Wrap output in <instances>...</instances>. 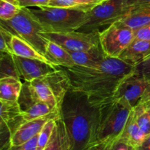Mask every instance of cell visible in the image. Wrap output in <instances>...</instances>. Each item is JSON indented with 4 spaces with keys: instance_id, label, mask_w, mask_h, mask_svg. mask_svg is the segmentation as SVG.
Returning a JSON list of instances; mask_svg holds the SVG:
<instances>
[{
    "instance_id": "1",
    "label": "cell",
    "mask_w": 150,
    "mask_h": 150,
    "mask_svg": "<svg viewBox=\"0 0 150 150\" xmlns=\"http://www.w3.org/2000/svg\"><path fill=\"white\" fill-rule=\"evenodd\" d=\"M67 72L70 89L83 94L96 107L114 101V94L123 79L134 72L135 67L120 58L106 57L94 67L58 66Z\"/></svg>"
},
{
    "instance_id": "2",
    "label": "cell",
    "mask_w": 150,
    "mask_h": 150,
    "mask_svg": "<svg viewBox=\"0 0 150 150\" xmlns=\"http://www.w3.org/2000/svg\"><path fill=\"white\" fill-rule=\"evenodd\" d=\"M98 107L92 105L84 94L70 89L61 108L62 119L71 141V150H87L92 137Z\"/></svg>"
},
{
    "instance_id": "3",
    "label": "cell",
    "mask_w": 150,
    "mask_h": 150,
    "mask_svg": "<svg viewBox=\"0 0 150 150\" xmlns=\"http://www.w3.org/2000/svg\"><path fill=\"white\" fill-rule=\"evenodd\" d=\"M131 110L117 101L98 107L87 150H106L118 141Z\"/></svg>"
},
{
    "instance_id": "4",
    "label": "cell",
    "mask_w": 150,
    "mask_h": 150,
    "mask_svg": "<svg viewBox=\"0 0 150 150\" xmlns=\"http://www.w3.org/2000/svg\"><path fill=\"white\" fill-rule=\"evenodd\" d=\"M43 27L44 32L77 31L86 22L87 12L79 9L48 6L26 7Z\"/></svg>"
},
{
    "instance_id": "5",
    "label": "cell",
    "mask_w": 150,
    "mask_h": 150,
    "mask_svg": "<svg viewBox=\"0 0 150 150\" xmlns=\"http://www.w3.org/2000/svg\"><path fill=\"white\" fill-rule=\"evenodd\" d=\"M26 82L37 99L57 110H61L64 97L70 90V78L67 72L59 67L54 71Z\"/></svg>"
},
{
    "instance_id": "6",
    "label": "cell",
    "mask_w": 150,
    "mask_h": 150,
    "mask_svg": "<svg viewBox=\"0 0 150 150\" xmlns=\"http://www.w3.org/2000/svg\"><path fill=\"white\" fill-rule=\"evenodd\" d=\"M128 0H105L87 12L86 23L77 31L85 33H100L127 16Z\"/></svg>"
},
{
    "instance_id": "7",
    "label": "cell",
    "mask_w": 150,
    "mask_h": 150,
    "mask_svg": "<svg viewBox=\"0 0 150 150\" xmlns=\"http://www.w3.org/2000/svg\"><path fill=\"white\" fill-rule=\"evenodd\" d=\"M1 25L26 41L45 56L48 40L42 36L43 27L28 8L21 7L20 12L13 19L1 21Z\"/></svg>"
},
{
    "instance_id": "8",
    "label": "cell",
    "mask_w": 150,
    "mask_h": 150,
    "mask_svg": "<svg viewBox=\"0 0 150 150\" xmlns=\"http://www.w3.org/2000/svg\"><path fill=\"white\" fill-rule=\"evenodd\" d=\"M100 45L107 57L120 58L135 40V31L119 22L99 33Z\"/></svg>"
},
{
    "instance_id": "9",
    "label": "cell",
    "mask_w": 150,
    "mask_h": 150,
    "mask_svg": "<svg viewBox=\"0 0 150 150\" xmlns=\"http://www.w3.org/2000/svg\"><path fill=\"white\" fill-rule=\"evenodd\" d=\"M42 36L48 41L59 44L71 52L84 51L100 46L98 32L85 33L79 31L68 32H44Z\"/></svg>"
},
{
    "instance_id": "10",
    "label": "cell",
    "mask_w": 150,
    "mask_h": 150,
    "mask_svg": "<svg viewBox=\"0 0 150 150\" xmlns=\"http://www.w3.org/2000/svg\"><path fill=\"white\" fill-rule=\"evenodd\" d=\"M147 81L133 72L122 81L114 94V101H119L130 109H134L149 86Z\"/></svg>"
},
{
    "instance_id": "11",
    "label": "cell",
    "mask_w": 150,
    "mask_h": 150,
    "mask_svg": "<svg viewBox=\"0 0 150 150\" xmlns=\"http://www.w3.org/2000/svg\"><path fill=\"white\" fill-rule=\"evenodd\" d=\"M18 103L21 110L22 124L32 119L46 116L55 111L48 104L37 99L29 90L26 82H23V88L18 99Z\"/></svg>"
},
{
    "instance_id": "12",
    "label": "cell",
    "mask_w": 150,
    "mask_h": 150,
    "mask_svg": "<svg viewBox=\"0 0 150 150\" xmlns=\"http://www.w3.org/2000/svg\"><path fill=\"white\" fill-rule=\"evenodd\" d=\"M62 116L61 110L55 111L46 116L32 119L21 124L11 135V146H17L23 144L35 138L39 133L45 124L53 119H57Z\"/></svg>"
},
{
    "instance_id": "13",
    "label": "cell",
    "mask_w": 150,
    "mask_h": 150,
    "mask_svg": "<svg viewBox=\"0 0 150 150\" xmlns=\"http://www.w3.org/2000/svg\"><path fill=\"white\" fill-rule=\"evenodd\" d=\"M13 55L21 79L24 82H31L57 69L55 66L41 60Z\"/></svg>"
},
{
    "instance_id": "14",
    "label": "cell",
    "mask_w": 150,
    "mask_h": 150,
    "mask_svg": "<svg viewBox=\"0 0 150 150\" xmlns=\"http://www.w3.org/2000/svg\"><path fill=\"white\" fill-rule=\"evenodd\" d=\"M150 57V41L135 39L120 55V59L136 67Z\"/></svg>"
},
{
    "instance_id": "15",
    "label": "cell",
    "mask_w": 150,
    "mask_h": 150,
    "mask_svg": "<svg viewBox=\"0 0 150 150\" xmlns=\"http://www.w3.org/2000/svg\"><path fill=\"white\" fill-rule=\"evenodd\" d=\"M146 136L136 121V112L133 109L129 115L119 141L126 143L135 149L143 142Z\"/></svg>"
},
{
    "instance_id": "16",
    "label": "cell",
    "mask_w": 150,
    "mask_h": 150,
    "mask_svg": "<svg viewBox=\"0 0 150 150\" xmlns=\"http://www.w3.org/2000/svg\"><path fill=\"white\" fill-rule=\"evenodd\" d=\"M1 102V121L0 123L7 125L10 128L11 133L22 124L21 110L18 101H4Z\"/></svg>"
},
{
    "instance_id": "17",
    "label": "cell",
    "mask_w": 150,
    "mask_h": 150,
    "mask_svg": "<svg viewBox=\"0 0 150 150\" xmlns=\"http://www.w3.org/2000/svg\"><path fill=\"white\" fill-rule=\"evenodd\" d=\"M133 30L150 24V3L130 9L127 16L118 21Z\"/></svg>"
},
{
    "instance_id": "18",
    "label": "cell",
    "mask_w": 150,
    "mask_h": 150,
    "mask_svg": "<svg viewBox=\"0 0 150 150\" xmlns=\"http://www.w3.org/2000/svg\"><path fill=\"white\" fill-rule=\"evenodd\" d=\"M71 141L62 117L57 121L49 141L43 150H71Z\"/></svg>"
},
{
    "instance_id": "19",
    "label": "cell",
    "mask_w": 150,
    "mask_h": 150,
    "mask_svg": "<svg viewBox=\"0 0 150 150\" xmlns=\"http://www.w3.org/2000/svg\"><path fill=\"white\" fill-rule=\"evenodd\" d=\"M45 57L53 66L57 68L58 66L69 67L75 66L70 51L53 41H48Z\"/></svg>"
},
{
    "instance_id": "20",
    "label": "cell",
    "mask_w": 150,
    "mask_h": 150,
    "mask_svg": "<svg viewBox=\"0 0 150 150\" xmlns=\"http://www.w3.org/2000/svg\"><path fill=\"white\" fill-rule=\"evenodd\" d=\"M11 48L13 54L15 55L26 58L39 60L52 65L43 54L40 53L35 47L18 35H13L11 41Z\"/></svg>"
},
{
    "instance_id": "21",
    "label": "cell",
    "mask_w": 150,
    "mask_h": 150,
    "mask_svg": "<svg viewBox=\"0 0 150 150\" xmlns=\"http://www.w3.org/2000/svg\"><path fill=\"white\" fill-rule=\"evenodd\" d=\"M70 53L75 65L83 67H94L98 66L107 57L103 51L100 46L88 51L76 52L70 51Z\"/></svg>"
},
{
    "instance_id": "22",
    "label": "cell",
    "mask_w": 150,
    "mask_h": 150,
    "mask_svg": "<svg viewBox=\"0 0 150 150\" xmlns=\"http://www.w3.org/2000/svg\"><path fill=\"white\" fill-rule=\"evenodd\" d=\"M23 84L21 79L14 77L0 79V101H18Z\"/></svg>"
},
{
    "instance_id": "23",
    "label": "cell",
    "mask_w": 150,
    "mask_h": 150,
    "mask_svg": "<svg viewBox=\"0 0 150 150\" xmlns=\"http://www.w3.org/2000/svg\"><path fill=\"white\" fill-rule=\"evenodd\" d=\"M0 71L1 79L4 77H14L21 79L13 54L1 52Z\"/></svg>"
},
{
    "instance_id": "24",
    "label": "cell",
    "mask_w": 150,
    "mask_h": 150,
    "mask_svg": "<svg viewBox=\"0 0 150 150\" xmlns=\"http://www.w3.org/2000/svg\"><path fill=\"white\" fill-rule=\"evenodd\" d=\"M62 117V116H61ZM60 117V118H61ZM60 118H57V119H53L51 120L48 121L40 132L38 135V147H37V150H43L45 149V146L49 141L50 138H51V135L53 133L54 128H55L56 124H57V121Z\"/></svg>"
},
{
    "instance_id": "25",
    "label": "cell",
    "mask_w": 150,
    "mask_h": 150,
    "mask_svg": "<svg viewBox=\"0 0 150 150\" xmlns=\"http://www.w3.org/2000/svg\"><path fill=\"white\" fill-rule=\"evenodd\" d=\"M21 7L17 3L7 0L0 1V19L1 21H9L13 19L20 12Z\"/></svg>"
},
{
    "instance_id": "26",
    "label": "cell",
    "mask_w": 150,
    "mask_h": 150,
    "mask_svg": "<svg viewBox=\"0 0 150 150\" xmlns=\"http://www.w3.org/2000/svg\"><path fill=\"white\" fill-rule=\"evenodd\" d=\"M48 6L53 7H61V8L79 9L86 12L89 11L94 7L92 6L82 4L77 0H51Z\"/></svg>"
},
{
    "instance_id": "27",
    "label": "cell",
    "mask_w": 150,
    "mask_h": 150,
    "mask_svg": "<svg viewBox=\"0 0 150 150\" xmlns=\"http://www.w3.org/2000/svg\"><path fill=\"white\" fill-rule=\"evenodd\" d=\"M14 34L3 26H0V50L1 52L13 54L11 48V41Z\"/></svg>"
},
{
    "instance_id": "28",
    "label": "cell",
    "mask_w": 150,
    "mask_h": 150,
    "mask_svg": "<svg viewBox=\"0 0 150 150\" xmlns=\"http://www.w3.org/2000/svg\"><path fill=\"white\" fill-rule=\"evenodd\" d=\"M134 72L141 77L150 81V57L136 66Z\"/></svg>"
},
{
    "instance_id": "29",
    "label": "cell",
    "mask_w": 150,
    "mask_h": 150,
    "mask_svg": "<svg viewBox=\"0 0 150 150\" xmlns=\"http://www.w3.org/2000/svg\"><path fill=\"white\" fill-rule=\"evenodd\" d=\"M38 135L29 141L17 146H11L9 150H37Z\"/></svg>"
},
{
    "instance_id": "30",
    "label": "cell",
    "mask_w": 150,
    "mask_h": 150,
    "mask_svg": "<svg viewBox=\"0 0 150 150\" xmlns=\"http://www.w3.org/2000/svg\"><path fill=\"white\" fill-rule=\"evenodd\" d=\"M51 0H18L21 7H38L48 6Z\"/></svg>"
},
{
    "instance_id": "31",
    "label": "cell",
    "mask_w": 150,
    "mask_h": 150,
    "mask_svg": "<svg viewBox=\"0 0 150 150\" xmlns=\"http://www.w3.org/2000/svg\"><path fill=\"white\" fill-rule=\"evenodd\" d=\"M135 39L150 41V24L135 30Z\"/></svg>"
},
{
    "instance_id": "32",
    "label": "cell",
    "mask_w": 150,
    "mask_h": 150,
    "mask_svg": "<svg viewBox=\"0 0 150 150\" xmlns=\"http://www.w3.org/2000/svg\"><path fill=\"white\" fill-rule=\"evenodd\" d=\"M106 150H135L133 147L129 146L123 141H118L108 147Z\"/></svg>"
},
{
    "instance_id": "33",
    "label": "cell",
    "mask_w": 150,
    "mask_h": 150,
    "mask_svg": "<svg viewBox=\"0 0 150 150\" xmlns=\"http://www.w3.org/2000/svg\"><path fill=\"white\" fill-rule=\"evenodd\" d=\"M149 3H150V0H128L127 5H128L129 7V11H130V9L133 8V7L143 5V4H149Z\"/></svg>"
},
{
    "instance_id": "34",
    "label": "cell",
    "mask_w": 150,
    "mask_h": 150,
    "mask_svg": "<svg viewBox=\"0 0 150 150\" xmlns=\"http://www.w3.org/2000/svg\"><path fill=\"white\" fill-rule=\"evenodd\" d=\"M135 150H150V134L146 135L143 142L136 147Z\"/></svg>"
},
{
    "instance_id": "35",
    "label": "cell",
    "mask_w": 150,
    "mask_h": 150,
    "mask_svg": "<svg viewBox=\"0 0 150 150\" xmlns=\"http://www.w3.org/2000/svg\"><path fill=\"white\" fill-rule=\"evenodd\" d=\"M148 102H150V83L149 86H148L147 88H146L144 94L143 95L142 98L141 99L140 101H139V103L138 104H145V103H148Z\"/></svg>"
},
{
    "instance_id": "36",
    "label": "cell",
    "mask_w": 150,
    "mask_h": 150,
    "mask_svg": "<svg viewBox=\"0 0 150 150\" xmlns=\"http://www.w3.org/2000/svg\"><path fill=\"white\" fill-rule=\"evenodd\" d=\"M79 2L82 3L83 4H86V5H90L92 7L98 5L100 3L103 2V1H105V0H77Z\"/></svg>"
},
{
    "instance_id": "37",
    "label": "cell",
    "mask_w": 150,
    "mask_h": 150,
    "mask_svg": "<svg viewBox=\"0 0 150 150\" xmlns=\"http://www.w3.org/2000/svg\"><path fill=\"white\" fill-rule=\"evenodd\" d=\"M145 104H148L149 105H150V102H148V103H145Z\"/></svg>"
},
{
    "instance_id": "38",
    "label": "cell",
    "mask_w": 150,
    "mask_h": 150,
    "mask_svg": "<svg viewBox=\"0 0 150 150\" xmlns=\"http://www.w3.org/2000/svg\"><path fill=\"white\" fill-rule=\"evenodd\" d=\"M17 1H18V0H17Z\"/></svg>"
}]
</instances>
